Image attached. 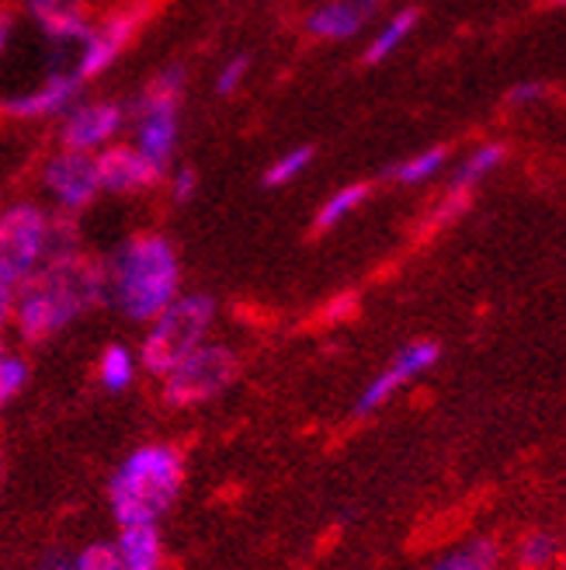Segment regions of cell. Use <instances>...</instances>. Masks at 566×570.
Listing matches in <instances>:
<instances>
[{"instance_id":"obj_1","label":"cell","mask_w":566,"mask_h":570,"mask_svg":"<svg viewBox=\"0 0 566 570\" xmlns=\"http://www.w3.org/2000/svg\"><path fill=\"white\" fill-rule=\"evenodd\" d=\"M98 303H105V265L73 250L46 258L24 282H18L11 321L24 341H46Z\"/></svg>"},{"instance_id":"obj_2","label":"cell","mask_w":566,"mask_h":570,"mask_svg":"<svg viewBox=\"0 0 566 570\" xmlns=\"http://www.w3.org/2000/svg\"><path fill=\"white\" fill-rule=\"evenodd\" d=\"M181 289V265L171 240L157 234L126 240L105 265V299L129 321L150 324Z\"/></svg>"},{"instance_id":"obj_3","label":"cell","mask_w":566,"mask_h":570,"mask_svg":"<svg viewBox=\"0 0 566 570\" xmlns=\"http://www.w3.org/2000/svg\"><path fill=\"white\" fill-rule=\"evenodd\" d=\"M181 491V455L167 445H143L111 476V511L119 525H157Z\"/></svg>"},{"instance_id":"obj_4","label":"cell","mask_w":566,"mask_h":570,"mask_svg":"<svg viewBox=\"0 0 566 570\" xmlns=\"http://www.w3.org/2000/svg\"><path fill=\"white\" fill-rule=\"evenodd\" d=\"M216 317V303L209 296H175L157 317L143 337V365L153 376L171 373V368L195 352L209 337Z\"/></svg>"},{"instance_id":"obj_5","label":"cell","mask_w":566,"mask_h":570,"mask_svg":"<svg viewBox=\"0 0 566 570\" xmlns=\"http://www.w3.org/2000/svg\"><path fill=\"white\" fill-rule=\"evenodd\" d=\"M181 88H185V70L171 67L150 83L147 95L136 105V150L160 170H167V164H171L178 150Z\"/></svg>"},{"instance_id":"obj_6","label":"cell","mask_w":566,"mask_h":570,"mask_svg":"<svg viewBox=\"0 0 566 570\" xmlns=\"http://www.w3.org/2000/svg\"><path fill=\"white\" fill-rule=\"evenodd\" d=\"M234 380H237V355L226 345L202 341L171 373H163V396L175 407H195L219 396Z\"/></svg>"},{"instance_id":"obj_7","label":"cell","mask_w":566,"mask_h":570,"mask_svg":"<svg viewBox=\"0 0 566 570\" xmlns=\"http://www.w3.org/2000/svg\"><path fill=\"white\" fill-rule=\"evenodd\" d=\"M52 219L36 203H14L0 213V265L14 282H24L49 258Z\"/></svg>"},{"instance_id":"obj_8","label":"cell","mask_w":566,"mask_h":570,"mask_svg":"<svg viewBox=\"0 0 566 570\" xmlns=\"http://www.w3.org/2000/svg\"><path fill=\"white\" fill-rule=\"evenodd\" d=\"M147 18V0H129L119 11H111L101 24H91V32L83 36L77 46V67L73 73L80 80H91V77H101L111 63L119 60L122 49L132 42V36L139 32V24Z\"/></svg>"},{"instance_id":"obj_9","label":"cell","mask_w":566,"mask_h":570,"mask_svg":"<svg viewBox=\"0 0 566 570\" xmlns=\"http://www.w3.org/2000/svg\"><path fill=\"white\" fill-rule=\"evenodd\" d=\"M42 181H46V191L52 195V203L60 206L67 216L83 213L98 198V191H101L98 170H95V157L80 154V150L56 154L46 164V170H42Z\"/></svg>"},{"instance_id":"obj_10","label":"cell","mask_w":566,"mask_h":570,"mask_svg":"<svg viewBox=\"0 0 566 570\" xmlns=\"http://www.w3.org/2000/svg\"><path fill=\"white\" fill-rule=\"evenodd\" d=\"M435 362H438V345H435V341H414V345L400 348V352H396V358L383 368V373L369 386H365V393L358 396V407L355 411L358 414L379 411L396 390H404L410 380L424 376Z\"/></svg>"},{"instance_id":"obj_11","label":"cell","mask_w":566,"mask_h":570,"mask_svg":"<svg viewBox=\"0 0 566 570\" xmlns=\"http://www.w3.org/2000/svg\"><path fill=\"white\" fill-rule=\"evenodd\" d=\"M122 126H126V108L116 101L73 105L63 119V142H67V150L95 154V150H105L108 142L119 136Z\"/></svg>"},{"instance_id":"obj_12","label":"cell","mask_w":566,"mask_h":570,"mask_svg":"<svg viewBox=\"0 0 566 570\" xmlns=\"http://www.w3.org/2000/svg\"><path fill=\"white\" fill-rule=\"evenodd\" d=\"M95 170H98L101 191H116V195L153 188L163 178V170L150 164L136 147H105L95 157Z\"/></svg>"},{"instance_id":"obj_13","label":"cell","mask_w":566,"mask_h":570,"mask_svg":"<svg viewBox=\"0 0 566 570\" xmlns=\"http://www.w3.org/2000/svg\"><path fill=\"white\" fill-rule=\"evenodd\" d=\"M80 77L73 70H56L36 91H24L14 98H4V108L11 119H49V116H67L77 105L80 95Z\"/></svg>"},{"instance_id":"obj_14","label":"cell","mask_w":566,"mask_h":570,"mask_svg":"<svg viewBox=\"0 0 566 570\" xmlns=\"http://www.w3.org/2000/svg\"><path fill=\"white\" fill-rule=\"evenodd\" d=\"M28 14L56 42H80L91 32L83 0H24Z\"/></svg>"},{"instance_id":"obj_15","label":"cell","mask_w":566,"mask_h":570,"mask_svg":"<svg viewBox=\"0 0 566 570\" xmlns=\"http://www.w3.org/2000/svg\"><path fill=\"white\" fill-rule=\"evenodd\" d=\"M369 11L373 4H365V0H330V4L309 11L306 32L324 42H345L361 32L365 21H369Z\"/></svg>"},{"instance_id":"obj_16","label":"cell","mask_w":566,"mask_h":570,"mask_svg":"<svg viewBox=\"0 0 566 570\" xmlns=\"http://www.w3.org/2000/svg\"><path fill=\"white\" fill-rule=\"evenodd\" d=\"M119 560V570H160L163 567V547L157 525H122L119 543L111 547Z\"/></svg>"},{"instance_id":"obj_17","label":"cell","mask_w":566,"mask_h":570,"mask_svg":"<svg viewBox=\"0 0 566 570\" xmlns=\"http://www.w3.org/2000/svg\"><path fill=\"white\" fill-rule=\"evenodd\" d=\"M504 157H507V150L500 147V142H484V147H476L459 167H456V175H451V191L456 195H466V191H473L479 181H487L494 170L504 164Z\"/></svg>"},{"instance_id":"obj_18","label":"cell","mask_w":566,"mask_h":570,"mask_svg":"<svg viewBox=\"0 0 566 570\" xmlns=\"http://www.w3.org/2000/svg\"><path fill=\"white\" fill-rule=\"evenodd\" d=\"M417 11L414 8H404V11H396L379 32L373 36V42H369V49H365V63H383V60H389V56L400 49L410 36H414V28H417Z\"/></svg>"},{"instance_id":"obj_19","label":"cell","mask_w":566,"mask_h":570,"mask_svg":"<svg viewBox=\"0 0 566 570\" xmlns=\"http://www.w3.org/2000/svg\"><path fill=\"white\" fill-rule=\"evenodd\" d=\"M497 567V547L490 539H473V543L445 553L431 570H494Z\"/></svg>"},{"instance_id":"obj_20","label":"cell","mask_w":566,"mask_h":570,"mask_svg":"<svg viewBox=\"0 0 566 570\" xmlns=\"http://www.w3.org/2000/svg\"><path fill=\"white\" fill-rule=\"evenodd\" d=\"M365 198H369V185H345V188H337L327 203L320 206L317 213V230H330V226L337 223H345Z\"/></svg>"},{"instance_id":"obj_21","label":"cell","mask_w":566,"mask_h":570,"mask_svg":"<svg viewBox=\"0 0 566 570\" xmlns=\"http://www.w3.org/2000/svg\"><path fill=\"white\" fill-rule=\"evenodd\" d=\"M445 164H448V154L441 147H428V150L407 157L404 164H396L393 178L400 185H420V181H431L438 170H445Z\"/></svg>"},{"instance_id":"obj_22","label":"cell","mask_w":566,"mask_h":570,"mask_svg":"<svg viewBox=\"0 0 566 570\" xmlns=\"http://www.w3.org/2000/svg\"><path fill=\"white\" fill-rule=\"evenodd\" d=\"M98 373H101L105 390L119 393V390H126V386L136 380V358H132V352H129L126 345H111V348H105V355H101Z\"/></svg>"},{"instance_id":"obj_23","label":"cell","mask_w":566,"mask_h":570,"mask_svg":"<svg viewBox=\"0 0 566 570\" xmlns=\"http://www.w3.org/2000/svg\"><path fill=\"white\" fill-rule=\"evenodd\" d=\"M314 147H292L281 154L268 170H265V185L268 188H281V185H292L302 170H309V164H314Z\"/></svg>"},{"instance_id":"obj_24","label":"cell","mask_w":566,"mask_h":570,"mask_svg":"<svg viewBox=\"0 0 566 570\" xmlns=\"http://www.w3.org/2000/svg\"><path fill=\"white\" fill-rule=\"evenodd\" d=\"M28 383V365L18 355H0V411H4Z\"/></svg>"},{"instance_id":"obj_25","label":"cell","mask_w":566,"mask_h":570,"mask_svg":"<svg viewBox=\"0 0 566 570\" xmlns=\"http://www.w3.org/2000/svg\"><path fill=\"white\" fill-rule=\"evenodd\" d=\"M556 553H559L556 535L535 532V535H528L525 543H522V567L525 570H543V567H549L556 560Z\"/></svg>"},{"instance_id":"obj_26","label":"cell","mask_w":566,"mask_h":570,"mask_svg":"<svg viewBox=\"0 0 566 570\" xmlns=\"http://www.w3.org/2000/svg\"><path fill=\"white\" fill-rule=\"evenodd\" d=\"M250 73V60L247 56H234V60H226L216 73V91L219 95H237L244 88V80Z\"/></svg>"},{"instance_id":"obj_27","label":"cell","mask_w":566,"mask_h":570,"mask_svg":"<svg viewBox=\"0 0 566 570\" xmlns=\"http://www.w3.org/2000/svg\"><path fill=\"white\" fill-rule=\"evenodd\" d=\"M73 570H119V560L111 547H88L80 557H73Z\"/></svg>"},{"instance_id":"obj_28","label":"cell","mask_w":566,"mask_h":570,"mask_svg":"<svg viewBox=\"0 0 566 570\" xmlns=\"http://www.w3.org/2000/svg\"><path fill=\"white\" fill-rule=\"evenodd\" d=\"M195 191H198V170L178 167L175 175H171V195H175V203H188Z\"/></svg>"},{"instance_id":"obj_29","label":"cell","mask_w":566,"mask_h":570,"mask_svg":"<svg viewBox=\"0 0 566 570\" xmlns=\"http://www.w3.org/2000/svg\"><path fill=\"white\" fill-rule=\"evenodd\" d=\"M14 293H18V282L8 275V268L0 265V327L11 321V309H14Z\"/></svg>"},{"instance_id":"obj_30","label":"cell","mask_w":566,"mask_h":570,"mask_svg":"<svg viewBox=\"0 0 566 570\" xmlns=\"http://www.w3.org/2000/svg\"><path fill=\"white\" fill-rule=\"evenodd\" d=\"M543 95H546V83L525 80V83H518V88H512V95H507V105H532V101H539Z\"/></svg>"},{"instance_id":"obj_31","label":"cell","mask_w":566,"mask_h":570,"mask_svg":"<svg viewBox=\"0 0 566 570\" xmlns=\"http://www.w3.org/2000/svg\"><path fill=\"white\" fill-rule=\"evenodd\" d=\"M39 570H73V557H49Z\"/></svg>"},{"instance_id":"obj_32","label":"cell","mask_w":566,"mask_h":570,"mask_svg":"<svg viewBox=\"0 0 566 570\" xmlns=\"http://www.w3.org/2000/svg\"><path fill=\"white\" fill-rule=\"evenodd\" d=\"M8 42H11V18L0 14V52L8 49Z\"/></svg>"},{"instance_id":"obj_33","label":"cell","mask_w":566,"mask_h":570,"mask_svg":"<svg viewBox=\"0 0 566 570\" xmlns=\"http://www.w3.org/2000/svg\"><path fill=\"white\" fill-rule=\"evenodd\" d=\"M0 355H4V337H0Z\"/></svg>"},{"instance_id":"obj_34","label":"cell","mask_w":566,"mask_h":570,"mask_svg":"<svg viewBox=\"0 0 566 570\" xmlns=\"http://www.w3.org/2000/svg\"><path fill=\"white\" fill-rule=\"evenodd\" d=\"M365 4H379V0H365Z\"/></svg>"}]
</instances>
